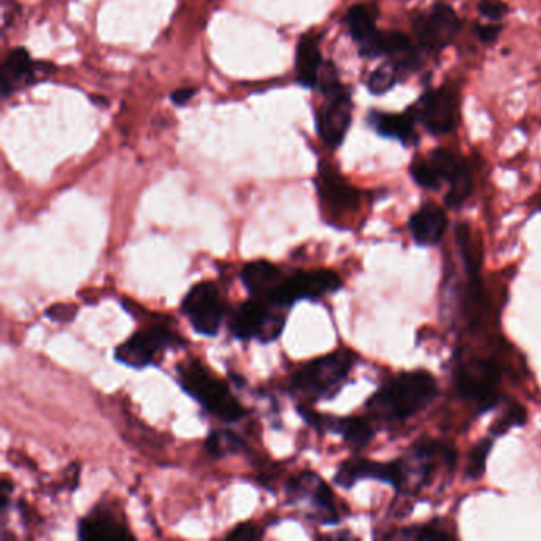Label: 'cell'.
I'll return each mask as SVG.
<instances>
[{
  "label": "cell",
  "mask_w": 541,
  "mask_h": 541,
  "mask_svg": "<svg viewBox=\"0 0 541 541\" xmlns=\"http://www.w3.org/2000/svg\"><path fill=\"white\" fill-rule=\"evenodd\" d=\"M437 396L438 383L429 372H402L367 400L365 410L372 423L394 426L423 413Z\"/></svg>",
  "instance_id": "6da1fadb"
},
{
  "label": "cell",
  "mask_w": 541,
  "mask_h": 541,
  "mask_svg": "<svg viewBox=\"0 0 541 541\" xmlns=\"http://www.w3.org/2000/svg\"><path fill=\"white\" fill-rule=\"evenodd\" d=\"M356 361V354L350 350H338L313 359L292 378V392L307 402L334 399L348 383Z\"/></svg>",
  "instance_id": "7a4b0ae2"
},
{
  "label": "cell",
  "mask_w": 541,
  "mask_h": 541,
  "mask_svg": "<svg viewBox=\"0 0 541 541\" xmlns=\"http://www.w3.org/2000/svg\"><path fill=\"white\" fill-rule=\"evenodd\" d=\"M399 467V494L418 495L434 483L442 469L456 467L457 454L453 446L446 443L421 438L415 445L396 459Z\"/></svg>",
  "instance_id": "3957f363"
},
{
  "label": "cell",
  "mask_w": 541,
  "mask_h": 541,
  "mask_svg": "<svg viewBox=\"0 0 541 541\" xmlns=\"http://www.w3.org/2000/svg\"><path fill=\"white\" fill-rule=\"evenodd\" d=\"M177 372L181 388L210 415L224 423H237L245 416V408L235 399L229 386L213 375L202 362L188 359L178 365Z\"/></svg>",
  "instance_id": "277c9868"
},
{
  "label": "cell",
  "mask_w": 541,
  "mask_h": 541,
  "mask_svg": "<svg viewBox=\"0 0 541 541\" xmlns=\"http://www.w3.org/2000/svg\"><path fill=\"white\" fill-rule=\"evenodd\" d=\"M454 386L459 396L475 405L476 411L483 415L486 411L499 407L502 394V370L499 362L488 357L459 359L453 369Z\"/></svg>",
  "instance_id": "5b68a950"
},
{
  "label": "cell",
  "mask_w": 541,
  "mask_h": 541,
  "mask_svg": "<svg viewBox=\"0 0 541 541\" xmlns=\"http://www.w3.org/2000/svg\"><path fill=\"white\" fill-rule=\"evenodd\" d=\"M342 286V278L332 270H297L289 277H283L277 289L265 299V302L284 310L299 300L323 299L324 296L340 291Z\"/></svg>",
  "instance_id": "8992f818"
},
{
  "label": "cell",
  "mask_w": 541,
  "mask_h": 541,
  "mask_svg": "<svg viewBox=\"0 0 541 541\" xmlns=\"http://www.w3.org/2000/svg\"><path fill=\"white\" fill-rule=\"evenodd\" d=\"M185 345L183 337L167 327H150L139 330L116 348L115 359L131 369H145L158 365L167 350H177Z\"/></svg>",
  "instance_id": "52a82bcc"
},
{
  "label": "cell",
  "mask_w": 541,
  "mask_h": 541,
  "mask_svg": "<svg viewBox=\"0 0 541 541\" xmlns=\"http://www.w3.org/2000/svg\"><path fill=\"white\" fill-rule=\"evenodd\" d=\"M286 323V315L281 308L272 307L265 300L251 297L245 304L238 305L232 313V334L240 340H259L270 343L280 337Z\"/></svg>",
  "instance_id": "ba28073f"
},
{
  "label": "cell",
  "mask_w": 541,
  "mask_h": 541,
  "mask_svg": "<svg viewBox=\"0 0 541 541\" xmlns=\"http://www.w3.org/2000/svg\"><path fill=\"white\" fill-rule=\"evenodd\" d=\"M181 311L197 334L216 337L221 330L226 307L215 284L202 281L194 284L191 291L186 294Z\"/></svg>",
  "instance_id": "9c48e42d"
},
{
  "label": "cell",
  "mask_w": 541,
  "mask_h": 541,
  "mask_svg": "<svg viewBox=\"0 0 541 541\" xmlns=\"http://www.w3.org/2000/svg\"><path fill=\"white\" fill-rule=\"evenodd\" d=\"M323 94L326 102L316 113V127L321 140L330 148H337L342 145L350 129L353 115L351 94L342 83L332 86Z\"/></svg>",
  "instance_id": "30bf717a"
},
{
  "label": "cell",
  "mask_w": 541,
  "mask_h": 541,
  "mask_svg": "<svg viewBox=\"0 0 541 541\" xmlns=\"http://www.w3.org/2000/svg\"><path fill=\"white\" fill-rule=\"evenodd\" d=\"M416 39L426 50L440 51L453 43L461 31V20L449 5H435L426 15H418L413 21Z\"/></svg>",
  "instance_id": "8fae6325"
},
{
  "label": "cell",
  "mask_w": 541,
  "mask_h": 541,
  "mask_svg": "<svg viewBox=\"0 0 541 541\" xmlns=\"http://www.w3.org/2000/svg\"><path fill=\"white\" fill-rule=\"evenodd\" d=\"M299 413L310 426L318 430H324V432L340 435L356 451L369 445L375 434H377V430H375L369 416L335 418V416L321 415V413H316V411L307 407H300Z\"/></svg>",
  "instance_id": "7c38bea8"
},
{
  "label": "cell",
  "mask_w": 541,
  "mask_h": 541,
  "mask_svg": "<svg viewBox=\"0 0 541 541\" xmlns=\"http://www.w3.org/2000/svg\"><path fill=\"white\" fill-rule=\"evenodd\" d=\"M416 118L430 134L442 135L453 131L457 121V100L453 91L437 89L424 94L415 107Z\"/></svg>",
  "instance_id": "4fadbf2b"
},
{
  "label": "cell",
  "mask_w": 541,
  "mask_h": 541,
  "mask_svg": "<svg viewBox=\"0 0 541 541\" xmlns=\"http://www.w3.org/2000/svg\"><path fill=\"white\" fill-rule=\"evenodd\" d=\"M362 480H375L399 488L397 461L377 462L367 457H351L343 462L335 473L334 483L340 488L351 489Z\"/></svg>",
  "instance_id": "5bb4252c"
},
{
  "label": "cell",
  "mask_w": 541,
  "mask_h": 541,
  "mask_svg": "<svg viewBox=\"0 0 541 541\" xmlns=\"http://www.w3.org/2000/svg\"><path fill=\"white\" fill-rule=\"evenodd\" d=\"M316 189L321 204L332 216L354 212L361 205V192L329 167L319 170Z\"/></svg>",
  "instance_id": "9a60e30c"
},
{
  "label": "cell",
  "mask_w": 541,
  "mask_h": 541,
  "mask_svg": "<svg viewBox=\"0 0 541 541\" xmlns=\"http://www.w3.org/2000/svg\"><path fill=\"white\" fill-rule=\"evenodd\" d=\"M288 492L292 495L299 494V499H310V505L316 511V519L321 524H337L340 521L334 492L315 473H302L294 478L289 483Z\"/></svg>",
  "instance_id": "2e32d148"
},
{
  "label": "cell",
  "mask_w": 541,
  "mask_h": 541,
  "mask_svg": "<svg viewBox=\"0 0 541 541\" xmlns=\"http://www.w3.org/2000/svg\"><path fill=\"white\" fill-rule=\"evenodd\" d=\"M40 70L42 67L31 58L26 48L10 51L0 72V91L4 99L20 89L34 85L35 81L39 80Z\"/></svg>",
  "instance_id": "e0dca14e"
},
{
  "label": "cell",
  "mask_w": 541,
  "mask_h": 541,
  "mask_svg": "<svg viewBox=\"0 0 541 541\" xmlns=\"http://www.w3.org/2000/svg\"><path fill=\"white\" fill-rule=\"evenodd\" d=\"M448 229V216L435 204H424L408 221L413 242L419 246H437Z\"/></svg>",
  "instance_id": "ac0fdd59"
},
{
  "label": "cell",
  "mask_w": 541,
  "mask_h": 541,
  "mask_svg": "<svg viewBox=\"0 0 541 541\" xmlns=\"http://www.w3.org/2000/svg\"><path fill=\"white\" fill-rule=\"evenodd\" d=\"M78 537L81 540H127L134 535L131 534L129 527L124 524L113 511L107 508H99L93 511L91 515L81 519L78 524Z\"/></svg>",
  "instance_id": "d6986e66"
},
{
  "label": "cell",
  "mask_w": 541,
  "mask_h": 541,
  "mask_svg": "<svg viewBox=\"0 0 541 541\" xmlns=\"http://www.w3.org/2000/svg\"><path fill=\"white\" fill-rule=\"evenodd\" d=\"M326 61L319 48V35H302L296 54L297 81L305 88H318L319 75Z\"/></svg>",
  "instance_id": "ffe728a7"
},
{
  "label": "cell",
  "mask_w": 541,
  "mask_h": 541,
  "mask_svg": "<svg viewBox=\"0 0 541 541\" xmlns=\"http://www.w3.org/2000/svg\"><path fill=\"white\" fill-rule=\"evenodd\" d=\"M283 273L277 265L269 261H254L242 270V281L251 296L265 300L277 289Z\"/></svg>",
  "instance_id": "44dd1931"
},
{
  "label": "cell",
  "mask_w": 541,
  "mask_h": 541,
  "mask_svg": "<svg viewBox=\"0 0 541 541\" xmlns=\"http://www.w3.org/2000/svg\"><path fill=\"white\" fill-rule=\"evenodd\" d=\"M367 121L373 131H377L386 139L399 140L403 145H411L418 140L415 123H413L411 116L399 115V113L370 112Z\"/></svg>",
  "instance_id": "7402d4cb"
},
{
  "label": "cell",
  "mask_w": 541,
  "mask_h": 541,
  "mask_svg": "<svg viewBox=\"0 0 541 541\" xmlns=\"http://www.w3.org/2000/svg\"><path fill=\"white\" fill-rule=\"evenodd\" d=\"M410 51V39L407 35L397 31H378L377 35L365 47L361 48V54L365 58H378V56L402 58L403 54L410 53Z\"/></svg>",
  "instance_id": "603a6c76"
},
{
  "label": "cell",
  "mask_w": 541,
  "mask_h": 541,
  "mask_svg": "<svg viewBox=\"0 0 541 541\" xmlns=\"http://www.w3.org/2000/svg\"><path fill=\"white\" fill-rule=\"evenodd\" d=\"M346 26L359 47H365L377 35V24L372 10L365 5H354L346 13Z\"/></svg>",
  "instance_id": "cb8c5ba5"
},
{
  "label": "cell",
  "mask_w": 541,
  "mask_h": 541,
  "mask_svg": "<svg viewBox=\"0 0 541 541\" xmlns=\"http://www.w3.org/2000/svg\"><path fill=\"white\" fill-rule=\"evenodd\" d=\"M473 192L472 173L469 167L462 164L456 177L449 183V191L445 196L446 205L453 210H459L469 200Z\"/></svg>",
  "instance_id": "d4e9b609"
},
{
  "label": "cell",
  "mask_w": 541,
  "mask_h": 541,
  "mask_svg": "<svg viewBox=\"0 0 541 541\" xmlns=\"http://www.w3.org/2000/svg\"><path fill=\"white\" fill-rule=\"evenodd\" d=\"M527 421L526 408L516 402H508L507 408L502 411V415L497 416L492 426L489 427V435L494 438L507 435L515 427H522Z\"/></svg>",
  "instance_id": "484cf974"
},
{
  "label": "cell",
  "mask_w": 541,
  "mask_h": 541,
  "mask_svg": "<svg viewBox=\"0 0 541 541\" xmlns=\"http://www.w3.org/2000/svg\"><path fill=\"white\" fill-rule=\"evenodd\" d=\"M494 442L495 438L488 435V437L481 438L480 442L470 449L467 465H465V476L469 480H481V476L486 472V464H488V457Z\"/></svg>",
  "instance_id": "4316f807"
},
{
  "label": "cell",
  "mask_w": 541,
  "mask_h": 541,
  "mask_svg": "<svg viewBox=\"0 0 541 541\" xmlns=\"http://www.w3.org/2000/svg\"><path fill=\"white\" fill-rule=\"evenodd\" d=\"M205 448L213 457H224L227 454L242 451L245 448V442L232 430H216L207 438Z\"/></svg>",
  "instance_id": "83f0119b"
},
{
  "label": "cell",
  "mask_w": 541,
  "mask_h": 541,
  "mask_svg": "<svg viewBox=\"0 0 541 541\" xmlns=\"http://www.w3.org/2000/svg\"><path fill=\"white\" fill-rule=\"evenodd\" d=\"M427 161L432 165V169L435 170L442 183H445V181L451 183L462 167V162H459V159L451 151L445 150V148H438V150L432 151Z\"/></svg>",
  "instance_id": "f1b7e54d"
},
{
  "label": "cell",
  "mask_w": 541,
  "mask_h": 541,
  "mask_svg": "<svg viewBox=\"0 0 541 541\" xmlns=\"http://www.w3.org/2000/svg\"><path fill=\"white\" fill-rule=\"evenodd\" d=\"M399 73L400 69L394 62H391V64H383V66L378 67L377 70H373V72L370 73L369 81H367L370 93H388L389 89L394 88L397 80H399Z\"/></svg>",
  "instance_id": "f546056e"
},
{
  "label": "cell",
  "mask_w": 541,
  "mask_h": 541,
  "mask_svg": "<svg viewBox=\"0 0 541 541\" xmlns=\"http://www.w3.org/2000/svg\"><path fill=\"white\" fill-rule=\"evenodd\" d=\"M410 173L416 185L421 186V188L429 189V191H438L443 186L442 180L438 178L437 173L432 169V165L429 164L427 159L413 162L410 167Z\"/></svg>",
  "instance_id": "4dcf8cb0"
},
{
  "label": "cell",
  "mask_w": 541,
  "mask_h": 541,
  "mask_svg": "<svg viewBox=\"0 0 541 541\" xmlns=\"http://www.w3.org/2000/svg\"><path fill=\"white\" fill-rule=\"evenodd\" d=\"M394 538H405V540H449L451 534L443 529H438L434 524H423V526L407 527L400 530Z\"/></svg>",
  "instance_id": "1f68e13d"
},
{
  "label": "cell",
  "mask_w": 541,
  "mask_h": 541,
  "mask_svg": "<svg viewBox=\"0 0 541 541\" xmlns=\"http://www.w3.org/2000/svg\"><path fill=\"white\" fill-rule=\"evenodd\" d=\"M478 12L491 21H500L508 15V5L502 0H481Z\"/></svg>",
  "instance_id": "d6a6232c"
},
{
  "label": "cell",
  "mask_w": 541,
  "mask_h": 541,
  "mask_svg": "<svg viewBox=\"0 0 541 541\" xmlns=\"http://www.w3.org/2000/svg\"><path fill=\"white\" fill-rule=\"evenodd\" d=\"M78 308L72 304H58L48 308L47 316L53 319L56 323H70L75 315H77Z\"/></svg>",
  "instance_id": "836d02e7"
},
{
  "label": "cell",
  "mask_w": 541,
  "mask_h": 541,
  "mask_svg": "<svg viewBox=\"0 0 541 541\" xmlns=\"http://www.w3.org/2000/svg\"><path fill=\"white\" fill-rule=\"evenodd\" d=\"M262 530L258 526H254L251 522H243L240 526L235 527L231 534L227 535V538L231 540H254V538H261Z\"/></svg>",
  "instance_id": "e575fe53"
},
{
  "label": "cell",
  "mask_w": 541,
  "mask_h": 541,
  "mask_svg": "<svg viewBox=\"0 0 541 541\" xmlns=\"http://www.w3.org/2000/svg\"><path fill=\"white\" fill-rule=\"evenodd\" d=\"M500 32H502V26L499 24H480L475 29V34L483 43H494Z\"/></svg>",
  "instance_id": "d590c367"
},
{
  "label": "cell",
  "mask_w": 541,
  "mask_h": 541,
  "mask_svg": "<svg viewBox=\"0 0 541 541\" xmlns=\"http://www.w3.org/2000/svg\"><path fill=\"white\" fill-rule=\"evenodd\" d=\"M196 94V88H181L177 89V91L170 96V99H172L173 104L178 105V107H183V105L188 104L189 100L196 96Z\"/></svg>",
  "instance_id": "8d00e7d4"
},
{
  "label": "cell",
  "mask_w": 541,
  "mask_h": 541,
  "mask_svg": "<svg viewBox=\"0 0 541 541\" xmlns=\"http://www.w3.org/2000/svg\"><path fill=\"white\" fill-rule=\"evenodd\" d=\"M10 491H12V484H10V481H2V500H0V503H2V508L7 507L8 505V497H10Z\"/></svg>",
  "instance_id": "74e56055"
},
{
  "label": "cell",
  "mask_w": 541,
  "mask_h": 541,
  "mask_svg": "<svg viewBox=\"0 0 541 541\" xmlns=\"http://www.w3.org/2000/svg\"><path fill=\"white\" fill-rule=\"evenodd\" d=\"M538 210H540L541 212V197H540V200H538Z\"/></svg>",
  "instance_id": "f35d334b"
}]
</instances>
